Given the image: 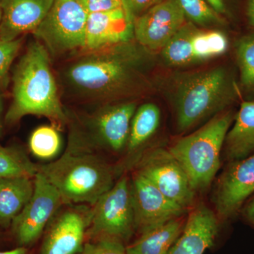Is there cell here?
<instances>
[{"mask_svg": "<svg viewBox=\"0 0 254 254\" xmlns=\"http://www.w3.org/2000/svg\"><path fill=\"white\" fill-rule=\"evenodd\" d=\"M134 168L175 205L185 210L193 206L196 193L186 172L168 149L156 148L143 153Z\"/></svg>", "mask_w": 254, "mask_h": 254, "instance_id": "cell-9", "label": "cell"}, {"mask_svg": "<svg viewBox=\"0 0 254 254\" xmlns=\"http://www.w3.org/2000/svg\"><path fill=\"white\" fill-rule=\"evenodd\" d=\"M245 220L254 227V195L246 202L240 213Z\"/></svg>", "mask_w": 254, "mask_h": 254, "instance_id": "cell-32", "label": "cell"}, {"mask_svg": "<svg viewBox=\"0 0 254 254\" xmlns=\"http://www.w3.org/2000/svg\"><path fill=\"white\" fill-rule=\"evenodd\" d=\"M186 23L176 0H163L133 21V38L148 53H157Z\"/></svg>", "mask_w": 254, "mask_h": 254, "instance_id": "cell-13", "label": "cell"}, {"mask_svg": "<svg viewBox=\"0 0 254 254\" xmlns=\"http://www.w3.org/2000/svg\"><path fill=\"white\" fill-rule=\"evenodd\" d=\"M235 118L232 110H225L169 148L186 172L195 193L208 189L218 173L220 153Z\"/></svg>", "mask_w": 254, "mask_h": 254, "instance_id": "cell-5", "label": "cell"}, {"mask_svg": "<svg viewBox=\"0 0 254 254\" xmlns=\"http://www.w3.org/2000/svg\"><path fill=\"white\" fill-rule=\"evenodd\" d=\"M0 254H30V252L26 247H18L14 250L0 252Z\"/></svg>", "mask_w": 254, "mask_h": 254, "instance_id": "cell-35", "label": "cell"}, {"mask_svg": "<svg viewBox=\"0 0 254 254\" xmlns=\"http://www.w3.org/2000/svg\"><path fill=\"white\" fill-rule=\"evenodd\" d=\"M23 37L13 41L0 38V95H4L9 86L10 68L23 46Z\"/></svg>", "mask_w": 254, "mask_h": 254, "instance_id": "cell-28", "label": "cell"}, {"mask_svg": "<svg viewBox=\"0 0 254 254\" xmlns=\"http://www.w3.org/2000/svg\"><path fill=\"white\" fill-rule=\"evenodd\" d=\"M136 109L133 100L102 104L83 118V127L75 128L92 149L98 148L114 153H122L126 150Z\"/></svg>", "mask_w": 254, "mask_h": 254, "instance_id": "cell-8", "label": "cell"}, {"mask_svg": "<svg viewBox=\"0 0 254 254\" xmlns=\"http://www.w3.org/2000/svg\"><path fill=\"white\" fill-rule=\"evenodd\" d=\"M224 157L228 163L254 154V102L244 101L235 115L224 143Z\"/></svg>", "mask_w": 254, "mask_h": 254, "instance_id": "cell-19", "label": "cell"}, {"mask_svg": "<svg viewBox=\"0 0 254 254\" xmlns=\"http://www.w3.org/2000/svg\"><path fill=\"white\" fill-rule=\"evenodd\" d=\"M148 53L133 38L113 46L76 53L60 73L66 96L105 104L141 93Z\"/></svg>", "mask_w": 254, "mask_h": 254, "instance_id": "cell-1", "label": "cell"}, {"mask_svg": "<svg viewBox=\"0 0 254 254\" xmlns=\"http://www.w3.org/2000/svg\"><path fill=\"white\" fill-rule=\"evenodd\" d=\"M91 210L69 207L58 211L43 234L39 254H78L86 242Z\"/></svg>", "mask_w": 254, "mask_h": 254, "instance_id": "cell-14", "label": "cell"}, {"mask_svg": "<svg viewBox=\"0 0 254 254\" xmlns=\"http://www.w3.org/2000/svg\"><path fill=\"white\" fill-rule=\"evenodd\" d=\"M4 99L3 95H0V137L3 131V115H4Z\"/></svg>", "mask_w": 254, "mask_h": 254, "instance_id": "cell-36", "label": "cell"}, {"mask_svg": "<svg viewBox=\"0 0 254 254\" xmlns=\"http://www.w3.org/2000/svg\"><path fill=\"white\" fill-rule=\"evenodd\" d=\"M163 0H124L125 11L128 19L133 21L151 9L153 6L159 4Z\"/></svg>", "mask_w": 254, "mask_h": 254, "instance_id": "cell-30", "label": "cell"}, {"mask_svg": "<svg viewBox=\"0 0 254 254\" xmlns=\"http://www.w3.org/2000/svg\"><path fill=\"white\" fill-rule=\"evenodd\" d=\"M88 14L122 8L117 0H78Z\"/></svg>", "mask_w": 254, "mask_h": 254, "instance_id": "cell-31", "label": "cell"}, {"mask_svg": "<svg viewBox=\"0 0 254 254\" xmlns=\"http://www.w3.org/2000/svg\"><path fill=\"white\" fill-rule=\"evenodd\" d=\"M111 165L95 154L73 128L66 151L60 158L38 165L41 173L59 192L65 204L93 205L115 185Z\"/></svg>", "mask_w": 254, "mask_h": 254, "instance_id": "cell-3", "label": "cell"}, {"mask_svg": "<svg viewBox=\"0 0 254 254\" xmlns=\"http://www.w3.org/2000/svg\"><path fill=\"white\" fill-rule=\"evenodd\" d=\"M228 45L226 36L215 30L197 29L192 38V49L196 62L223 55L227 51Z\"/></svg>", "mask_w": 254, "mask_h": 254, "instance_id": "cell-25", "label": "cell"}, {"mask_svg": "<svg viewBox=\"0 0 254 254\" xmlns=\"http://www.w3.org/2000/svg\"><path fill=\"white\" fill-rule=\"evenodd\" d=\"M160 110L153 103H145L137 108L132 119L129 136L125 150L123 167L125 170L136 166L143 155L144 146L158 130Z\"/></svg>", "mask_w": 254, "mask_h": 254, "instance_id": "cell-18", "label": "cell"}, {"mask_svg": "<svg viewBox=\"0 0 254 254\" xmlns=\"http://www.w3.org/2000/svg\"><path fill=\"white\" fill-rule=\"evenodd\" d=\"M240 84L244 91L254 95V34L243 37L236 47Z\"/></svg>", "mask_w": 254, "mask_h": 254, "instance_id": "cell-26", "label": "cell"}, {"mask_svg": "<svg viewBox=\"0 0 254 254\" xmlns=\"http://www.w3.org/2000/svg\"><path fill=\"white\" fill-rule=\"evenodd\" d=\"M54 0H1L2 18L0 38L13 41L33 33L41 24Z\"/></svg>", "mask_w": 254, "mask_h": 254, "instance_id": "cell-17", "label": "cell"}, {"mask_svg": "<svg viewBox=\"0 0 254 254\" xmlns=\"http://www.w3.org/2000/svg\"><path fill=\"white\" fill-rule=\"evenodd\" d=\"M117 1H118L119 4L121 5L122 8H123L124 11H125V1H124V0H117Z\"/></svg>", "mask_w": 254, "mask_h": 254, "instance_id": "cell-38", "label": "cell"}, {"mask_svg": "<svg viewBox=\"0 0 254 254\" xmlns=\"http://www.w3.org/2000/svg\"><path fill=\"white\" fill-rule=\"evenodd\" d=\"M1 18H2V4H1V0H0V24H1Z\"/></svg>", "mask_w": 254, "mask_h": 254, "instance_id": "cell-37", "label": "cell"}, {"mask_svg": "<svg viewBox=\"0 0 254 254\" xmlns=\"http://www.w3.org/2000/svg\"><path fill=\"white\" fill-rule=\"evenodd\" d=\"M193 23H187L160 51L162 58L170 66H185L196 63L192 49V38L196 31Z\"/></svg>", "mask_w": 254, "mask_h": 254, "instance_id": "cell-22", "label": "cell"}, {"mask_svg": "<svg viewBox=\"0 0 254 254\" xmlns=\"http://www.w3.org/2000/svg\"><path fill=\"white\" fill-rule=\"evenodd\" d=\"M254 195V154L230 162L217 181L213 200L216 215L227 221Z\"/></svg>", "mask_w": 254, "mask_h": 254, "instance_id": "cell-11", "label": "cell"}, {"mask_svg": "<svg viewBox=\"0 0 254 254\" xmlns=\"http://www.w3.org/2000/svg\"><path fill=\"white\" fill-rule=\"evenodd\" d=\"M220 219L205 203L193 207L181 235L168 254H203L218 235Z\"/></svg>", "mask_w": 254, "mask_h": 254, "instance_id": "cell-15", "label": "cell"}, {"mask_svg": "<svg viewBox=\"0 0 254 254\" xmlns=\"http://www.w3.org/2000/svg\"><path fill=\"white\" fill-rule=\"evenodd\" d=\"M78 254H127L125 244L108 238L87 240Z\"/></svg>", "mask_w": 254, "mask_h": 254, "instance_id": "cell-29", "label": "cell"}, {"mask_svg": "<svg viewBox=\"0 0 254 254\" xmlns=\"http://www.w3.org/2000/svg\"><path fill=\"white\" fill-rule=\"evenodd\" d=\"M135 230L138 235L180 218L185 209L175 205L141 174L135 171L131 180Z\"/></svg>", "mask_w": 254, "mask_h": 254, "instance_id": "cell-12", "label": "cell"}, {"mask_svg": "<svg viewBox=\"0 0 254 254\" xmlns=\"http://www.w3.org/2000/svg\"><path fill=\"white\" fill-rule=\"evenodd\" d=\"M186 18L200 26H211L222 23L221 18L206 0H176Z\"/></svg>", "mask_w": 254, "mask_h": 254, "instance_id": "cell-27", "label": "cell"}, {"mask_svg": "<svg viewBox=\"0 0 254 254\" xmlns=\"http://www.w3.org/2000/svg\"><path fill=\"white\" fill-rule=\"evenodd\" d=\"M60 128L55 125H43L33 132L28 141L32 154L41 160H50L58 157L62 149Z\"/></svg>", "mask_w": 254, "mask_h": 254, "instance_id": "cell-24", "label": "cell"}, {"mask_svg": "<svg viewBox=\"0 0 254 254\" xmlns=\"http://www.w3.org/2000/svg\"><path fill=\"white\" fill-rule=\"evenodd\" d=\"M34 180L28 177L0 179V226L11 224L31 199Z\"/></svg>", "mask_w": 254, "mask_h": 254, "instance_id": "cell-20", "label": "cell"}, {"mask_svg": "<svg viewBox=\"0 0 254 254\" xmlns=\"http://www.w3.org/2000/svg\"><path fill=\"white\" fill-rule=\"evenodd\" d=\"M37 173L38 165L30 160L22 148L0 145V179L18 177L34 178Z\"/></svg>", "mask_w": 254, "mask_h": 254, "instance_id": "cell-23", "label": "cell"}, {"mask_svg": "<svg viewBox=\"0 0 254 254\" xmlns=\"http://www.w3.org/2000/svg\"><path fill=\"white\" fill-rule=\"evenodd\" d=\"M31 199L11 224V231L18 247H31L44 234L52 219L63 204L58 190L38 172Z\"/></svg>", "mask_w": 254, "mask_h": 254, "instance_id": "cell-10", "label": "cell"}, {"mask_svg": "<svg viewBox=\"0 0 254 254\" xmlns=\"http://www.w3.org/2000/svg\"><path fill=\"white\" fill-rule=\"evenodd\" d=\"M247 16L250 24L254 26V0H249Z\"/></svg>", "mask_w": 254, "mask_h": 254, "instance_id": "cell-34", "label": "cell"}, {"mask_svg": "<svg viewBox=\"0 0 254 254\" xmlns=\"http://www.w3.org/2000/svg\"><path fill=\"white\" fill-rule=\"evenodd\" d=\"M88 14L78 0H54L46 18L33 32L50 58L83 50Z\"/></svg>", "mask_w": 254, "mask_h": 254, "instance_id": "cell-6", "label": "cell"}, {"mask_svg": "<svg viewBox=\"0 0 254 254\" xmlns=\"http://www.w3.org/2000/svg\"><path fill=\"white\" fill-rule=\"evenodd\" d=\"M207 2L218 14L225 12V0H206Z\"/></svg>", "mask_w": 254, "mask_h": 254, "instance_id": "cell-33", "label": "cell"}, {"mask_svg": "<svg viewBox=\"0 0 254 254\" xmlns=\"http://www.w3.org/2000/svg\"><path fill=\"white\" fill-rule=\"evenodd\" d=\"M237 88L224 67L187 73L178 78L174 107L179 131L185 132L226 110L236 100Z\"/></svg>", "mask_w": 254, "mask_h": 254, "instance_id": "cell-4", "label": "cell"}, {"mask_svg": "<svg viewBox=\"0 0 254 254\" xmlns=\"http://www.w3.org/2000/svg\"><path fill=\"white\" fill-rule=\"evenodd\" d=\"M135 232L131 180L123 175L92 205L86 239H112L125 244Z\"/></svg>", "mask_w": 254, "mask_h": 254, "instance_id": "cell-7", "label": "cell"}, {"mask_svg": "<svg viewBox=\"0 0 254 254\" xmlns=\"http://www.w3.org/2000/svg\"><path fill=\"white\" fill-rule=\"evenodd\" d=\"M181 218L140 234L136 241L126 247L127 254H168L185 228L186 222Z\"/></svg>", "mask_w": 254, "mask_h": 254, "instance_id": "cell-21", "label": "cell"}, {"mask_svg": "<svg viewBox=\"0 0 254 254\" xmlns=\"http://www.w3.org/2000/svg\"><path fill=\"white\" fill-rule=\"evenodd\" d=\"M133 38V23L123 8L93 13L88 14L85 46L82 51L98 50Z\"/></svg>", "mask_w": 254, "mask_h": 254, "instance_id": "cell-16", "label": "cell"}, {"mask_svg": "<svg viewBox=\"0 0 254 254\" xmlns=\"http://www.w3.org/2000/svg\"><path fill=\"white\" fill-rule=\"evenodd\" d=\"M50 58L39 41L28 45L13 71L12 102L4 115L5 123L15 125L27 115L44 117L60 129L69 123Z\"/></svg>", "mask_w": 254, "mask_h": 254, "instance_id": "cell-2", "label": "cell"}]
</instances>
